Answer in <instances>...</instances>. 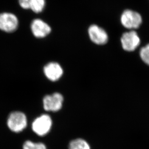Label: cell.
<instances>
[{
    "label": "cell",
    "mask_w": 149,
    "mask_h": 149,
    "mask_svg": "<svg viewBox=\"0 0 149 149\" xmlns=\"http://www.w3.org/2000/svg\"><path fill=\"white\" fill-rule=\"evenodd\" d=\"M52 125L51 116L48 114H42L37 117L32 122V130L38 136H44L49 132Z\"/></svg>",
    "instance_id": "1"
},
{
    "label": "cell",
    "mask_w": 149,
    "mask_h": 149,
    "mask_svg": "<svg viewBox=\"0 0 149 149\" xmlns=\"http://www.w3.org/2000/svg\"><path fill=\"white\" fill-rule=\"evenodd\" d=\"M27 118L23 113L15 111L11 113L7 120V125L11 131L18 133L21 132L27 126Z\"/></svg>",
    "instance_id": "2"
},
{
    "label": "cell",
    "mask_w": 149,
    "mask_h": 149,
    "mask_svg": "<svg viewBox=\"0 0 149 149\" xmlns=\"http://www.w3.org/2000/svg\"><path fill=\"white\" fill-rule=\"evenodd\" d=\"M121 23L128 29L139 28L142 23V17L139 13L131 10H126L122 13L121 17Z\"/></svg>",
    "instance_id": "3"
},
{
    "label": "cell",
    "mask_w": 149,
    "mask_h": 149,
    "mask_svg": "<svg viewBox=\"0 0 149 149\" xmlns=\"http://www.w3.org/2000/svg\"><path fill=\"white\" fill-rule=\"evenodd\" d=\"M63 102V95L59 93H54L52 94L45 96L43 100V107L45 110L48 111H58L61 109Z\"/></svg>",
    "instance_id": "4"
},
{
    "label": "cell",
    "mask_w": 149,
    "mask_h": 149,
    "mask_svg": "<svg viewBox=\"0 0 149 149\" xmlns=\"http://www.w3.org/2000/svg\"><path fill=\"white\" fill-rule=\"evenodd\" d=\"M18 25L17 17L12 13L0 14V30L6 33H13L17 30Z\"/></svg>",
    "instance_id": "5"
},
{
    "label": "cell",
    "mask_w": 149,
    "mask_h": 149,
    "mask_svg": "<svg viewBox=\"0 0 149 149\" xmlns=\"http://www.w3.org/2000/svg\"><path fill=\"white\" fill-rule=\"evenodd\" d=\"M121 40L122 48L128 52L135 50L139 46L141 42L138 34L134 31L123 34Z\"/></svg>",
    "instance_id": "6"
},
{
    "label": "cell",
    "mask_w": 149,
    "mask_h": 149,
    "mask_svg": "<svg viewBox=\"0 0 149 149\" xmlns=\"http://www.w3.org/2000/svg\"><path fill=\"white\" fill-rule=\"evenodd\" d=\"M88 34L91 41L98 45H103L108 41V35L106 31L96 25L90 26Z\"/></svg>",
    "instance_id": "7"
},
{
    "label": "cell",
    "mask_w": 149,
    "mask_h": 149,
    "mask_svg": "<svg viewBox=\"0 0 149 149\" xmlns=\"http://www.w3.org/2000/svg\"><path fill=\"white\" fill-rule=\"evenodd\" d=\"M31 31L37 38H44L51 32V28L46 23L40 19H35L32 22Z\"/></svg>",
    "instance_id": "8"
},
{
    "label": "cell",
    "mask_w": 149,
    "mask_h": 149,
    "mask_svg": "<svg viewBox=\"0 0 149 149\" xmlns=\"http://www.w3.org/2000/svg\"><path fill=\"white\" fill-rule=\"evenodd\" d=\"M44 72L48 80L56 81L59 80L63 74V70L58 63L50 62L44 67Z\"/></svg>",
    "instance_id": "9"
},
{
    "label": "cell",
    "mask_w": 149,
    "mask_h": 149,
    "mask_svg": "<svg viewBox=\"0 0 149 149\" xmlns=\"http://www.w3.org/2000/svg\"><path fill=\"white\" fill-rule=\"evenodd\" d=\"M20 6L24 9H31L34 13H39L45 8V0H18Z\"/></svg>",
    "instance_id": "10"
},
{
    "label": "cell",
    "mask_w": 149,
    "mask_h": 149,
    "mask_svg": "<svg viewBox=\"0 0 149 149\" xmlns=\"http://www.w3.org/2000/svg\"><path fill=\"white\" fill-rule=\"evenodd\" d=\"M68 149H91L90 145L84 139L78 138L69 143Z\"/></svg>",
    "instance_id": "11"
},
{
    "label": "cell",
    "mask_w": 149,
    "mask_h": 149,
    "mask_svg": "<svg viewBox=\"0 0 149 149\" xmlns=\"http://www.w3.org/2000/svg\"><path fill=\"white\" fill-rule=\"evenodd\" d=\"M23 149H46V146L41 142H34L27 141L23 145Z\"/></svg>",
    "instance_id": "12"
},
{
    "label": "cell",
    "mask_w": 149,
    "mask_h": 149,
    "mask_svg": "<svg viewBox=\"0 0 149 149\" xmlns=\"http://www.w3.org/2000/svg\"><path fill=\"white\" fill-rule=\"evenodd\" d=\"M140 56L142 61L149 66V44L141 49Z\"/></svg>",
    "instance_id": "13"
}]
</instances>
